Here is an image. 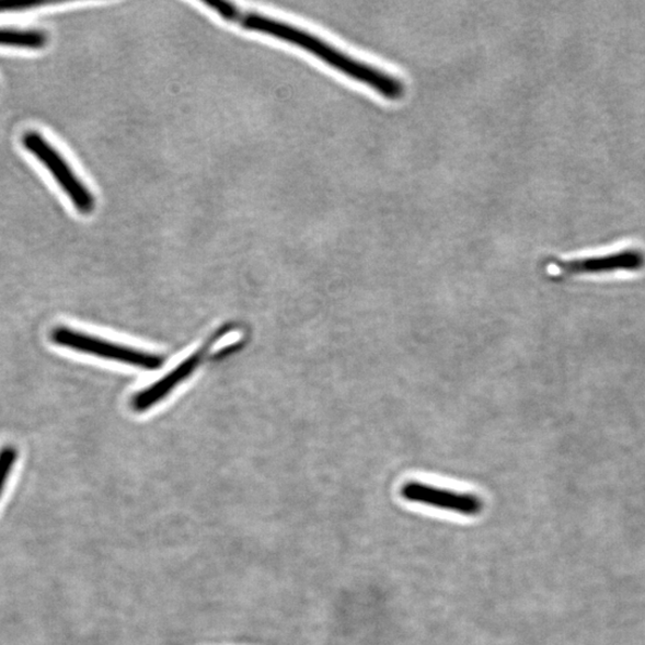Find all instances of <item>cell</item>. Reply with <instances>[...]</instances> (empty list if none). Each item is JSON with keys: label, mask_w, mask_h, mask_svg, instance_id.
<instances>
[{"label": "cell", "mask_w": 645, "mask_h": 645, "mask_svg": "<svg viewBox=\"0 0 645 645\" xmlns=\"http://www.w3.org/2000/svg\"><path fill=\"white\" fill-rule=\"evenodd\" d=\"M203 4L218 13L223 20L239 24L246 31L268 35L307 50L331 68L348 76L354 81L370 87L379 95L390 101H398L404 95V83L399 78L377 69L376 66L350 57L347 53L324 42L323 38L299 28V26L262 15V13L244 11L232 3L222 2V0H203Z\"/></svg>", "instance_id": "1"}, {"label": "cell", "mask_w": 645, "mask_h": 645, "mask_svg": "<svg viewBox=\"0 0 645 645\" xmlns=\"http://www.w3.org/2000/svg\"><path fill=\"white\" fill-rule=\"evenodd\" d=\"M51 339L60 347L135 366L142 368V370H157L163 364V359L156 354L113 344V342L90 336L66 326L56 327L51 332Z\"/></svg>", "instance_id": "2"}, {"label": "cell", "mask_w": 645, "mask_h": 645, "mask_svg": "<svg viewBox=\"0 0 645 645\" xmlns=\"http://www.w3.org/2000/svg\"><path fill=\"white\" fill-rule=\"evenodd\" d=\"M22 141L25 150H28L37 158L55 177L79 212L83 215L91 214V210L95 207L94 196L84 186L83 182L76 176L62 156L37 131H26Z\"/></svg>", "instance_id": "3"}, {"label": "cell", "mask_w": 645, "mask_h": 645, "mask_svg": "<svg viewBox=\"0 0 645 645\" xmlns=\"http://www.w3.org/2000/svg\"><path fill=\"white\" fill-rule=\"evenodd\" d=\"M401 495L407 503L451 511L464 517H476L483 510V502L477 495L447 491L421 482L405 483Z\"/></svg>", "instance_id": "4"}, {"label": "cell", "mask_w": 645, "mask_h": 645, "mask_svg": "<svg viewBox=\"0 0 645 645\" xmlns=\"http://www.w3.org/2000/svg\"><path fill=\"white\" fill-rule=\"evenodd\" d=\"M645 265V255L636 249H627L610 255L560 262L558 268L567 274H607L637 272Z\"/></svg>", "instance_id": "5"}, {"label": "cell", "mask_w": 645, "mask_h": 645, "mask_svg": "<svg viewBox=\"0 0 645 645\" xmlns=\"http://www.w3.org/2000/svg\"><path fill=\"white\" fill-rule=\"evenodd\" d=\"M204 354L196 353L192 358L182 362L176 370L170 372L160 381H157L154 385H151L147 390H143L137 394L131 401V406L136 412L148 411L149 407L166 398L171 390H174L181 381L187 379L197 366H199Z\"/></svg>", "instance_id": "6"}, {"label": "cell", "mask_w": 645, "mask_h": 645, "mask_svg": "<svg viewBox=\"0 0 645 645\" xmlns=\"http://www.w3.org/2000/svg\"><path fill=\"white\" fill-rule=\"evenodd\" d=\"M46 43L47 36L43 32L0 30V46L39 49Z\"/></svg>", "instance_id": "7"}, {"label": "cell", "mask_w": 645, "mask_h": 645, "mask_svg": "<svg viewBox=\"0 0 645 645\" xmlns=\"http://www.w3.org/2000/svg\"><path fill=\"white\" fill-rule=\"evenodd\" d=\"M18 460V450L13 446H5L0 450V496H2L13 465Z\"/></svg>", "instance_id": "8"}, {"label": "cell", "mask_w": 645, "mask_h": 645, "mask_svg": "<svg viewBox=\"0 0 645 645\" xmlns=\"http://www.w3.org/2000/svg\"><path fill=\"white\" fill-rule=\"evenodd\" d=\"M38 5H42V3H39V2H16V0H2V2H0V12L31 9V8L38 7Z\"/></svg>", "instance_id": "9"}]
</instances>
